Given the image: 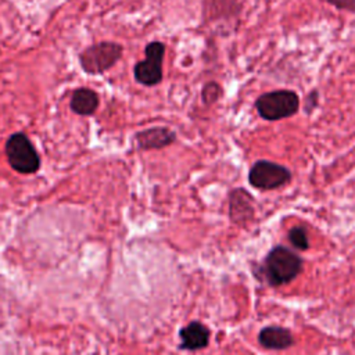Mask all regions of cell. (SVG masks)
Instances as JSON below:
<instances>
[{"label": "cell", "instance_id": "cell-9", "mask_svg": "<svg viewBox=\"0 0 355 355\" xmlns=\"http://www.w3.org/2000/svg\"><path fill=\"white\" fill-rule=\"evenodd\" d=\"M176 139L173 130L165 126H154L144 130L137 132L136 141L141 150H154V148H164L172 144Z\"/></svg>", "mask_w": 355, "mask_h": 355}, {"label": "cell", "instance_id": "cell-10", "mask_svg": "<svg viewBox=\"0 0 355 355\" xmlns=\"http://www.w3.org/2000/svg\"><path fill=\"white\" fill-rule=\"evenodd\" d=\"M209 329L201 322H190L179 331L180 348L190 351L205 348L209 343Z\"/></svg>", "mask_w": 355, "mask_h": 355}, {"label": "cell", "instance_id": "cell-4", "mask_svg": "<svg viewBox=\"0 0 355 355\" xmlns=\"http://www.w3.org/2000/svg\"><path fill=\"white\" fill-rule=\"evenodd\" d=\"M4 151L8 164L18 173H35L40 166V157L35 146L22 132H15L7 139Z\"/></svg>", "mask_w": 355, "mask_h": 355}, {"label": "cell", "instance_id": "cell-14", "mask_svg": "<svg viewBox=\"0 0 355 355\" xmlns=\"http://www.w3.org/2000/svg\"><path fill=\"white\" fill-rule=\"evenodd\" d=\"M323 3H327L338 10H347L355 12V0H320Z\"/></svg>", "mask_w": 355, "mask_h": 355}, {"label": "cell", "instance_id": "cell-13", "mask_svg": "<svg viewBox=\"0 0 355 355\" xmlns=\"http://www.w3.org/2000/svg\"><path fill=\"white\" fill-rule=\"evenodd\" d=\"M222 94V89L218 83L215 82H209L207 83L204 87H202V92H201V97H202V101L205 104H212L215 103Z\"/></svg>", "mask_w": 355, "mask_h": 355}, {"label": "cell", "instance_id": "cell-6", "mask_svg": "<svg viewBox=\"0 0 355 355\" xmlns=\"http://www.w3.org/2000/svg\"><path fill=\"white\" fill-rule=\"evenodd\" d=\"M291 180V171L269 159H258L248 172V182L258 190H275Z\"/></svg>", "mask_w": 355, "mask_h": 355}, {"label": "cell", "instance_id": "cell-7", "mask_svg": "<svg viewBox=\"0 0 355 355\" xmlns=\"http://www.w3.org/2000/svg\"><path fill=\"white\" fill-rule=\"evenodd\" d=\"M255 200L245 189H234L229 194V218L234 225L245 226L254 219Z\"/></svg>", "mask_w": 355, "mask_h": 355}, {"label": "cell", "instance_id": "cell-8", "mask_svg": "<svg viewBox=\"0 0 355 355\" xmlns=\"http://www.w3.org/2000/svg\"><path fill=\"white\" fill-rule=\"evenodd\" d=\"M258 343L265 349L282 351L294 345V337L288 329L277 324H269L261 329L258 334Z\"/></svg>", "mask_w": 355, "mask_h": 355}, {"label": "cell", "instance_id": "cell-15", "mask_svg": "<svg viewBox=\"0 0 355 355\" xmlns=\"http://www.w3.org/2000/svg\"><path fill=\"white\" fill-rule=\"evenodd\" d=\"M316 104H318V92L316 90H313V92H311L308 96H306V98H305V111L306 112H311L315 107H316Z\"/></svg>", "mask_w": 355, "mask_h": 355}, {"label": "cell", "instance_id": "cell-3", "mask_svg": "<svg viewBox=\"0 0 355 355\" xmlns=\"http://www.w3.org/2000/svg\"><path fill=\"white\" fill-rule=\"evenodd\" d=\"M123 47L116 42H98L79 54L80 68L89 75H101L110 71L122 57Z\"/></svg>", "mask_w": 355, "mask_h": 355}, {"label": "cell", "instance_id": "cell-11", "mask_svg": "<svg viewBox=\"0 0 355 355\" xmlns=\"http://www.w3.org/2000/svg\"><path fill=\"white\" fill-rule=\"evenodd\" d=\"M98 94L89 87H78L73 90L69 101L72 112L78 115H93L98 108Z\"/></svg>", "mask_w": 355, "mask_h": 355}, {"label": "cell", "instance_id": "cell-1", "mask_svg": "<svg viewBox=\"0 0 355 355\" xmlns=\"http://www.w3.org/2000/svg\"><path fill=\"white\" fill-rule=\"evenodd\" d=\"M304 268V259L286 245H275L265 255L262 263L254 269V276L270 287L293 282Z\"/></svg>", "mask_w": 355, "mask_h": 355}, {"label": "cell", "instance_id": "cell-5", "mask_svg": "<svg viewBox=\"0 0 355 355\" xmlns=\"http://www.w3.org/2000/svg\"><path fill=\"white\" fill-rule=\"evenodd\" d=\"M146 58L136 62L133 76L137 83L151 87L162 80V62L165 57V44L162 42H150L144 49Z\"/></svg>", "mask_w": 355, "mask_h": 355}, {"label": "cell", "instance_id": "cell-2", "mask_svg": "<svg viewBox=\"0 0 355 355\" xmlns=\"http://www.w3.org/2000/svg\"><path fill=\"white\" fill-rule=\"evenodd\" d=\"M255 108L266 121H280L293 116L300 110V97L293 90H273L261 94L255 100Z\"/></svg>", "mask_w": 355, "mask_h": 355}, {"label": "cell", "instance_id": "cell-12", "mask_svg": "<svg viewBox=\"0 0 355 355\" xmlns=\"http://www.w3.org/2000/svg\"><path fill=\"white\" fill-rule=\"evenodd\" d=\"M287 239L290 244L300 251H306L309 248L308 232L304 226H293L287 233Z\"/></svg>", "mask_w": 355, "mask_h": 355}]
</instances>
